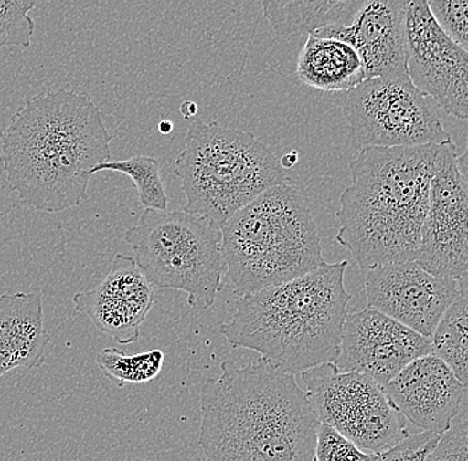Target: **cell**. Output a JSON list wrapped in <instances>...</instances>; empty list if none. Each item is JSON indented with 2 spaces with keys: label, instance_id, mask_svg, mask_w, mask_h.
<instances>
[{
  "label": "cell",
  "instance_id": "cell-11",
  "mask_svg": "<svg viewBox=\"0 0 468 461\" xmlns=\"http://www.w3.org/2000/svg\"><path fill=\"white\" fill-rule=\"evenodd\" d=\"M410 80L439 110L468 118V54L452 42L430 13L426 0L406 2Z\"/></svg>",
  "mask_w": 468,
  "mask_h": 461
},
{
  "label": "cell",
  "instance_id": "cell-24",
  "mask_svg": "<svg viewBox=\"0 0 468 461\" xmlns=\"http://www.w3.org/2000/svg\"><path fill=\"white\" fill-rule=\"evenodd\" d=\"M430 13L441 31L455 45L468 49V2L467 0H429Z\"/></svg>",
  "mask_w": 468,
  "mask_h": 461
},
{
  "label": "cell",
  "instance_id": "cell-16",
  "mask_svg": "<svg viewBox=\"0 0 468 461\" xmlns=\"http://www.w3.org/2000/svg\"><path fill=\"white\" fill-rule=\"evenodd\" d=\"M154 288L140 273L133 257L116 254L112 267L98 286L75 294L76 310L122 344L136 342L140 326L154 306Z\"/></svg>",
  "mask_w": 468,
  "mask_h": 461
},
{
  "label": "cell",
  "instance_id": "cell-7",
  "mask_svg": "<svg viewBox=\"0 0 468 461\" xmlns=\"http://www.w3.org/2000/svg\"><path fill=\"white\" fill-rule=\"evenodd\" d=\"M124 239L154 288L184 291L196 310L212 308L227 273L218 224L184 210L145 209Z\"/></svg>",
  "mask_w": 468,
  "mask_h": 461
},
{
  "label": "cell",
  "instance_id": "cell-28",
  "mask_svg": "<svg viewBox=\"0 0 468 461\" xmlns=\"http://www.w3.org/2000/svg\"><path fill=\"white\" fill-rule=\"evenodd\" d=\"M180 113L186 120L195 119L198 113V105L195 101L186 100L180 105Z\"/></svg>",
  "mask_w": 468,
  "mask_h": 461
},
{
  "label": "cell",
  "instance_id": "cell-22",
  "mask_svg": "<svg viewBox=\"0 0 468 461\" xmlns=\"http://www.w3.org/2000/svg\"><path fill=\"white\" fill-rule=\"evenodd\" d=\"M164 352L149 350L136 355H125L117 349H104L96 357L101 372L117 387L143 384L160 375L164 366Z\"/></svg>",
  "mask_w": 468,
  "mask_h": 461
},
{
  "label": "cell",
  "instance_id": "cell-2",
  "mask_svg": "<svg viewBox=\"0 0 468 461\" xmlns=\"http://www.w3.org/2000/svg\"><path fill=\"white\" fill-rule=\"evenodd\" d=\"M205 461H314L320 420L295 376L265 359L221 363L200 395Z\"/></svg>",
  "mask_w": 468,
  "mask_h": 461
},
{
  "label": "cell",
  "instance_id": "cell-20",
  "mask_svg": "<svg viewBox=\"0 0 468 461\" xmlns=\"http://www.w3.org/2000/svg\"><path fill=\"white\" fill-rule=\"evenodd\" d=\"M467 293H461L441 318L432 334L431 355L441 359L462 384L467 386Z\"/></svg>",
  "mask_w": 468,
  "mask_h": 461
},
{
  "label": "cell",
  "instance_id": "cell-14",
  "mask_svg": "<svg viewBox=\"0 0 468 461\" xmlns=\"http://www.w3.org/2000/svg\"><path fill=\"white\" fill-rule=\"evenodd\" d=\"M383 390L400 415L437 435L449 430L467 405V386L431 354L411 361Z\"/></svg>",
  "mask_w": 468,
  "mask_h": 461
},
{
  "label": "cell",
  "instance_id": "cell-13",
  "mask_svg": "<svg viewBox=\"0 0 468 461\" xmlns=\"http://www.w3.org/2000/svg\"><path fill=\"white\" fill-rule=\"evenodd\" d=\"M430 354L429 338L366 308L347 314L335 364L339 372L362 373L385 387L411 361Z\"/></svg>",
  "mask_w": 468,
  "mask_h": 461
},
{
  "label": "cell",
  "instance_id": "cell-15",
  "mask_svg": "<svg viewBox=\"0 0 468 461\" xmlns=\"http://www.w3.org/2000/svg\"><path fill=\"white\" fill-rule=\"evenodd\" d=\"M310 37L335 39L356 49L365 78H409L406 2L366 0L350 27H324Z\"/></svg>",
  "mask_w": 468,
  "mask_h": 461
},
{
  "label": "cell",
  "instance_id": "cell-12",
  "mask_svg": "<svg viewBox=\"0 0 468 461\" xmlns=\"http://www.w3.org/2000/svg\"><path fill=\"white\" fill-rule=\"evenodd\" d=\"M365 285L368 309L429 340L453 300L467 293L455 279L432 276L415 261L370 268Z\"/></svg>",
  "mask_w": 468,
  "mask_h": 461
},
{
  "label": "cell",
  "instance_id": "cell-18",
  "mask_svg": "<svg viewBox=\"0 0 468 461\" xmlns=\"http://www.w3.org/2000/svg\"><path fill=\"white\" fill-rule=\"evenodd\" d=\"M297 75L312 89L349 92L366 80L364 64L353 47L335 39L309 37L298 57Z\"/></svg>",
  "mask_w": 468,
  "mask_h": 461
},
{
  "label": "cell",
  "instance_id": "cell-26",
  "mask_svg": "<svg viewBox=\"0 0 468 461\" xmlns=\"http://www.w3.org/2000/svg\"><path fill=\"white\" fill-rule=\"evenodd\" d=\"M467 405L453 419L449 430L439 435L437 445L424 461H467L468 455Z\"/></svg>",
  "mask_w": 468,
  "mask_h": 461
},
{
  "label": "cell",
  "instance_id": "cell-30",
  "mask_svg": "<svg viewBox=\"0 0 468 461\" xmlns=\"http://www.w3.org/2000/svg\"><path fill=\"white\" fill-rule=\"evenodd\" d=\"M157 130H159L161 134L172 133V131H174V122L168 119L161 120L159 125H157Z\"/></svg>",
  "mask_w": 468,
  "mask_h": 461
},
{
  "label": "cell",
  "instance_id": "cell-3",
  "mask_svg": "<svg viewBox=\"0 0 468 461\" xmlns=\"http://www.w3.org/2000/svg\"><path fill=\"white\" fill-rule=\"evenodd\" d=\"M438 152L439 145L364 148L350 162L335 239L361 270L417 258Z\"/></svg>",
  "mask_w": 468,
  "mask_h": 461
},
{
  "label": "cell",
  "instance_id": "cell-4",
  "mask_svg": "<svg viewBox=\"0 0 468 461\" xmlns=\"http://www.w3.org/2000/svg\"><path fill=\"white\" fill-rule=\"evenodd\" d=\"M349 262L324 264L300 278L239 297L219 332L234 349L253 350L286 373L335 363L351 294Z\"/></svg>",
  "mask_w": 468,
  "mask_h": 461
},
{
  "label": "cell",
  "instance_id": "cell-8",
  "mask_svg": "<svg viewBox=\"0 0 468 461\" xmlns=\"http://www.w3.org/2000/svg\"><path fill=\"white\" fill-rule=\"evenodd\" d=\"M342 113L359 149L439 145L452 139L438 105L410 78L366 79L346 92Z\"/></svg>",
  "mask_w": 468,
  "mask_h": 461
},
{
  "label": "cell",
  "instance_id": "cell-21",
  "mask_svg": "<svg viewBox=\"0 0 468 461\" xmlns=\"http://www.w3.org/2000/svg\"><path fill=\"white\" fill-rule=\"evenodd\" d=\"M102 171L127 174L136 188L140 204L145 209L165 212L168 209V195L161 179L159 160L151 156H134L127 160H111L96 166L92 176Z\"/></svg>",
  "mask_w": 468,
  "mask_h": 461
},
{
  "label": "cell",
  "instance_id": "cell-10",
  "mask_svg": "<svg viewBox=\"0 0 468 461\" xmlns=\"http://www.w3.org/2000/svg\"><path fill=\"white\" fill-rule=\"evenodd\" d=\"M467 152L459 156L452 139L439 144L430 183L429 208L415 262L432 276L467 288Z\"/></svg>",
  "mask_w": 468,
  "mask_h": 461
},
{
  "label": "cell",
  "instance_id": "cell-27",
  "mask_svg": "<svg viewBox=\"0 0 468 461\" xmlns=\"http://www.w3.org/2000/svg\"><path fill=\"white\" fill-rule=\"evenodd\" d=\"M439 435L432 432H420L409 435L405 440L388 449L385 454L377 455L374 461H424L434 445Z\"/></svg>",
  "mask_w": 468,
  "mask_h": 461
},
{
  "label": "cell",
  "instance_id": "cell-19",
  "mask_svg": "<svg viewBox=\"0 0 468 461\" xmlns=\"http://www.w3.org/2000/svg\"><path fill=\"white\" fill-rule=\"evenodd\" d=\"M366 0L262 2L263 16L286 40L313 35L324 27H350Z\"/></svg>",
  "mask_w": 468,
  "mask_h": 461
},
{
  "label": "cell",
  "instance_id": "cell-9",
  "mask_svg": "<svg viewBox=\"0 0 468 461\" xmlns=\"http://www.w3.org/2000/svg\"><path fill=\"white\" fill-rule=\"evenodd\" d=\"M301 378L320 423L362 451L385 454L409 436L405 417L368 376L342 372L335 363H324L301 372Z\"/></svg>",
  "mask_w": 468,
  "mask_h": 461
},
{
  "label": "cell",
  "instance_id": "cell-6",
  "mask_svg": "<svg viewBox=\"0 0 468 461\" xmlns=\"http://www.w3.org/2000/svg\"><path fill=\"white\" fill-rule=\"evenodd\" d=\"M175 174L186 198L184 212L219 227L263 192L292 183L276 154L253 133L200 118L190 121Z\"/></svg>",
  "mask_w": 468,
  "mask_h": 461
},
{
  "label": "cell",
  "instance_id": "cell-25",
  "mask_svg": "<svg viewBox=\"0 0 468 461\" xmlns=\"http://www.w3.org/2000/svg\"><path fill=\"white\" fill-rule=\"evenodd\" d=\"M376 456L359 449L330 425H318L314 461H374Z\"/></svg>",
  "mask_w": 468,
  "mask_h": 461
},
{
  "label": "cell",
  "instance_id": "cell-29",
  "mask_svg": "<svg viewBox=\"0 0 468 461\" xmlns=\"http://www.w3.org/2000/svg\"><path fill=\"white\" fill-rule=\"evenodd\" d=\"M298 159H300V156H298V153L295 151H292L289 152V153L283 154V156L280 159L281 168H282L283 171H285V169L292 168V166L297 164Z\"/></svg>",
  "mask_w": 468,
  "mask_h": 461
},
{
  "label": "cell",
  "instance_id": "cell-5",
  "mask_svg": "<svg viewBox=\"0 0 468 461\" xmlns=\"http://www.w3.org/2000/svg\"><path fill=\"white\" fill-rule=\"evenodd\" d=\"M227 277L239 297L300 278L326 264L314 218L295 183L274 186L221 226Z\"/></svg>",
  "mask_w": 468,
  "mask_h": 461
},
{
  "label": "cell",
  "instance_id": "cell-1",
  "mask_svg": "<svg viewBox=\"0 0 468 461\" xmlns=\"http://www.w3.org/2000/svg\"><path fill=\"white\" fill-rule=\"evenodd\" d=\"M101 110L86 93L61 89L26 100L0 136L8 188L37 212L60 213L87 200L96 166L111 162Z\"/></svg>",
  "mask_w": 468,
  "mask_h": 461
},
{
  "label": "cell",
  "instance_id": "cell-17",
  "mask_svg": "<svg viewBox=\"0 0 468 461\" xmlns=\"http://www.w3.org/2000/svg\"><path fill=\"white\" fill-rule=\"evenodd\" d=\"M48 343L39 294L0 296V378L15 369L39 367Z\"/></svg>",
  "mask_w": 468,
  "mask_h": 461
},
{
  "label": "cell",
  "instance_id": "cell-23",
  "mask_svg": "<svg viewBox=\"0 0 468 461\" xmlns=\"http://www.w3.org/2000/svg\"><path fill=\"white\" fill-rule=\"evenodd\" d=\"M35 0H0V48L5 47L31 46L35 23L29 16V11L37 7Z\"/></svg>",
  "mask_w": 468,
  "mask_h": 461
}]
</instances>
